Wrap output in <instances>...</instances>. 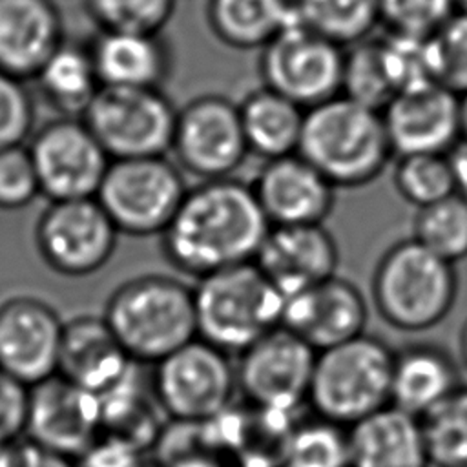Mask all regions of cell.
I'll list each match as a JSON object with an SVG mask.
<instances>
[{
    "label": "cell",
    "instance_id": "1",
    "mask_svg": "<svg viewBox=\"0 0 467 467\" xmlns=\"http://www.w3.org/2000/svg\"><path fill=\"white\" fill-rule=\"evenodd\" d=\"M270 226L250 182L199 181L161 234V248L177 272L201 279L254 261Z\"/></svg>",
    "mask_w": 467,
    "mask_h": 467
},
{
    "label": "cell",
    "instance_id": "2",
    "mask_svg": "<svg viewBox=\"0 0 467 467\" xmlns=\"http://www.w3.org/2000/svg\"><path fill=\"white\" fill-rule=\"evenodd\" d=\"M297 153L336 188L374 182L394 155L381 111L345 95L306 109Z\"/></svg>",
    "mask_w": 467,
    "mask_h": 467
},
{
    "label": "cell",
    "instance_id": "3",
    "mask_svg": "<svg viewBox=\"0 0 467 467\" xmlns=\"http://www.w3.org/2000/svg\"><path fill=\"white\" fill-rule=\"evenodd\" d=\"M135 363H159L197 337L193 285L173 275L130 279L108 297L102 314Z\"/></svg>",
    "mask_w": 467,
    "mask_h": 467
},
{
    "label": "cell",
    "instance_id": "4",
    "mask_svg": "<svg viewBox=\"0 0 467 467\" xmlns=\"http://www.w3.org/2000/svg\"><path fill=\"white\" fill-rule=\"evenodd\" d=\"M378 316L400 332H425L441 323L458 297L454 265L412 235L390 244L376 263L370 283Z\"/></svg>",
    "mask_w": 467,
    "mask_h": 467
},
{
    "label": "cell",
    "instance_id": "5",
    "mask_svg": "<svg viewBox=\"0 0 467 467\" xmlns=\"http://www.w3.org/2000/svg\"><path fill=\"white\" fill-rule=\"evenodd\" d=\"M193 299L197 337L230 356L281 327L285 296L254 261L195 279Z\"/></svg>",
    "mask_w": 467,
    "mask_h": 467
},
{
    "label": "cell",
    "instance_id": "6",
    "mask_svg": "<svg viewBox=\"0 0 467 467\" xmlns=\"http://www.w3.org/2000/svg\"><path fill=\"white\" fill-rule=\"evenodd\" d=\"M392 361L387 341L367 332L319 350L306 405L343 427L358 423L390 405Z\"/></svg>",
    "mask_w": 467,
    "mask_h": 467
},
{
    "label": "cell",
    "instance_id": "7",
    "mask_svg": "<svg viewBox=\"0 0 467 467\" xmlns=\"http://www.w3.org/2000/svg\"><path fill=\"white\" fill-rule=\"evenodd\" d=\"M188 186L177 162L166 157L113 159L97 201L124 235H161L179 210Z\"/></svg>",
    "mask_w": 467,
    "mask_h": 467
},
{
    "label": "cell",
    "instance_id": "8",
    "mask_svg": "<svg viewBox=\"0 0 467 467\" xmlns=\"http://www.w3.org/2000/svg\"><path fill=\"white\" fill-rule=\"evenodd\" d=\"M179 108L161 88L102 86L80 117L113 159L166 157Z\"/></svg>",
    "mask_w": 467,
    "mask_h": 467
},
{
    "label": "cell",
    "instance_id": "9",
    "mask_svg": "<svg viewBox=\"0 0 467 467\" xmlns=\"http://www.w3.org/2000/svg\"><path fill=\"white\" fill-rule=\"evenodd\" d=\"M151 387L171 421H210L234 401L235 363L224 350L195 337L155 363Z\"/></svg>",
    "mask_w": 467,
    "mask_h": 467
},
{
    "label": "cell",
    "instance_id": "10",
    "mask_svg": "<svg viewBox=\"0 0 467 467\" xmlns=\"http://www.w3.org/2000/svg\"><path fill=\"white\" fill-rule=\"evenodd\" d=\"M345 47L294 20L259 51L263 86L305 109L341 95Z\"/></svg>",
    "mask_w": 467,
    "mask_h": 467
},
{
    "label": "cell",
    "instance_id": "11",
    "mask_svg": "<svg viewBox=\"0 0 467 467\" xmlns=\"http://www.w3.org/2000/svg\"><path fill=\"white\" fill-rule=\"evenodd\" d=\"M171 153L199 181L234 177L250 155L239 102L219 93L188 100L177 113Z\"/></svg>",
    "mask_w": 467,
    "mask_h": 467
},
{
    "label": "cell",
    "instance_id": "12",
    "mask_svg": "<svg viewBox=\"0 0 467 467\" xmlns=\"http://www.w3.org/2000/svg\"><path fill=\"white\" fill-rule=\"evenodd\" d=\"M317 350L277 327L237 354L235 378L241 400L255 407L297 416L308 403Z\"/></svg>",
    "mask_w": 467,
    "mask_h": 467
},
{
    "label": "cell",
    "instance_id": "13",
    "mask_svg": "<svg viewBox=\"0 0 467 467\" xmlns=\"http://www.w3.org/2000/svg\"><path fill=\"white\" fill-rule=\"evenodd\" d=\"M29 153L40 193L53 201L97 197L111 157L80 117H58L33 131Z\"/></svg>",
    "mask_w": 467,
    "mask_h": 467
},
{
    "label": "cell",
    "instance_id": "14",
    "mask_svg": "<svg viewBox=\"0 0 467 467\" xmlns=\"http://www.w3.org/2000/svg\"><path fill=\"white\" fill-rule=\"evenodd\" d=\"M119 230L95 197L53 201L35 228L42 261L66 277L99 272L113 255Z\"/></svg>",
    "mask_w": 467,
    "mask_h": 467
},
{
    "label": "cell",
    "instance_id": "15",
    "mask_svg": "<svg viewBox=\"0 0 467 467\" xmlns=\"http://www.w3.org/2000/svg\"><path fill=\"white\" fill-rule=\"evenodd\" d=\"M64 325L58 312L33 296L0 303V368L29 389L58 374Z\"/></svg>",
    "mask_w": 467,
    "mask_h": 467
},
{
    "label": "cell",
    "instance_id": "16",
    "mask_svg": "<svg viewBox=\"0 0 467 467\" xmlns=\"http://www.w3.org/2000/svg\"><path fill=\"white\" fill-rule=\"evenodd\" d=\"M27 440L77 460L102 434L100 396L60 374L29 389Z\"/></svg>",
    "mask_w": 467,
    "mask_h": 467
},
{
    "label": "cell",
    "instance_id": "17",
    "mask_svg": "<svg viewBox=\"0 0 467 467\" xmlns=\"http://www.w3.org/2000/svg\"><path fill=\"white\" fill-rule=\"evenodd\" d=\"M367 321L365 294L339 274L285 296L281 327L317 352L363 334Z\"/></svg>",
    "mask_w": 467,
    "mask_h": 467
},
{
    "label": "cell",
    "instance_id": "18",
    "mask_svg": "<svg viewBox=\"0 0 467 467\" xmlns=\"http://www.w3.org/2000/svg\"><path fill=\"white\" fill-rule=\"evenodd\" d=\"M381 115L398 157L451 153L463 140L460 95L438 82L398 91Z\"/></svg>",
    "mask_w": 467,
    "mask_h": 467
},
{
    "label": "cell",
    "instance_id": "19",
    "mask_svg": "<svg viewBox=\"0 0 467 467\" xmlns=\"http://www.w3.org/2000/svg\"><path fill=\"white\" fill-rule=\"evenodd\" d=\"M250 184L272 226L321 224L334 208L336 186L299 153L265 161Z\"/></svg>",
    "mask_w": 467,
    "mask_h": 467
},
{
    "label": "cell",
    "instance_id": "20",
    "mask_svg": "<svg viewBox=\"0 0 467 467\" xmlns=\"http://www.w3.org/2000/svg\"><path fill=\"white\" fill-rule=\"evenodd\" d=\"M254 263L288 296L337 274L339 246L325 223L270 226Z\"/></svg>",
    "mask_w": 467,
    "mask_h": 467
},
{
    "label": "cell",
    "instance_id": "21",
    "mask_svg": "<svg viewBox=\"0 0 467 467\" xmlns=\"http://www.w3.org/2000/svg\"><path fill=\"white\" fill-rule=\"evenodd\" d=\"M66 42L55 0H0V69L29 82Z\"/></svg>",
    "mask_w": 467,
    "mask_h": 467
},
{
    "label": "cell",
    "instance_id": "22",
    "mask_svg": "<svg viewBox=\"0 0 467 467\" xmlns=\"http://www.w3.org/2000/svg\"><path fill=\"white\" fill-rule=\"evenodd\" d=\"M104 317L78 316L64 325L58 374L75 385L104 396L135 370Z\"/></svg>",
    "mask_w": 467,
    "mask_h": 467
},
{
    "label": "cell",
    "instance_id": "23",
    "mask_svg": "<svg viewBox=\"0 0 467 467\" xmlns=\"http://www.w3.org/2000/svg\"><path fill=\"white\" fill-rule=\"evenodd\" d=\"M88 46L102 86L162 89L173 69L171 47L161 33L100 31Z\"/></svg>",
    "mask_w": 467,
    "mask_h": 467
},
{
    "label": "cell",
    "instance_id": "24",
    "mask_svg": "<svg viewBox=\"0 0 467 467\" xmlns=\"http://www.w3.org/2000/svg\"><path fill=\"white\" fill-rule=\"evenodd\" d=\"M348 467H431L421 418L392 403L347 427Z\"/></svg>",
    "mask_w": 467,
    "mask_h": 467
},
{
    "label": "cell",
    "instance_id": "25",
    "mask_svg": "<svg viewBox=\"0 0 467 467\" xmlns=\"http://www.w3.org/2000/svg\"><path fill=\"white\" fill-rule=\"evenodd\" d=\"M460 387V367L445 347L425 341L394 350L390 383L394 407L423 418Z\"/></svg>",
    "mask_w": 467,
    "mask_h": 467
},
{
    "label": "cell",
    "instance_id": "26",
    "mask_svg": "<svg viewBox=\"0 0 467 467\" xmlns=\"http://www.w3.org/2000/svg\"><path fill=\"white\" fill-rule=\"evenodd\" d=\"M250 155L272 161L299 151L306 109L285 95L259 86L239 102Z\"/></svg>",
    "mask_w": 467,
    "mask_h": 467
},
{
    "label": "cell",
    "instance_id": "27",
    "mask_svg": "<svg viewBox=\"0 0 467 467\" xmlns=\"http://www.w3.org/2000/svg\"><path fill=\"white\" fill-rule=\"evenodd\" d=\"M296 20L292 0H208L213 36L237 51L263 49Z\"/></svg>",
    "mask_w": 467,
    "mask_h": 467
},
{
    "label": "cell",
    "instance_id": "28",
    "mask_svg": "<svg viewBox=\"0 0 467 467\" xmlns=\"http://www.w3.org/2000/svg\"><path fill=\"white\" fill-rule=\"evenodd\" d=\"M60 117H82L102 88L89 46L64 42L33 78Z\"/></svg>",
    "mask_w": 467,
    "mask_h": 467
},
{
    "label": "cell",
    "instance_id": "29",
    "mask_svg": "<svg viewBox=\"0 0 467 467\" xmlns=\"http://www.w3.org/2000/svg\"><path fill=\"white\" fill-rule=\"evenodd\" d=\"M296 20L310 31L350 47L374 35L378 0H292Z\"/></svg>",
    "mask_w": 467,
    "mask_h": 467
},
{
    "label": "cell",
    "instance_id": "30",
    "mask_svg": "<svg viewBox=\"0 0 467 467\" xmlns=\"http://www.w3.org/2000/svg\"><path fill=\"white\" fill-rule=\"evenodd\" d=\"M277 467H348L347 427L314 412L297 418Z\"/></svg>",
    "mask_w": 467,
    "mask_h": 467
},
{
    "label": "cell",
    "instance_id": "31",
    "mask_svg": "<svg viewBox=\"0 0 467 467\" xmlns=\"http://www.w3.org/2000/svg\"><path fill=\"white\" fill-rule=\"evenodd\" d=\"M412 237L452 265L463 261L467 257V201L452 193L418 208Z\"/></svg>",
    "mask_w": 467,
    "mask_h": 467
},
{
    "label": "cell",
    "instance_id": "32",
    "mask_svg": "<svg viewBox=\"0 0 467 467\" xmlns=\"http://www.w3.org/2000/svg\"><path fill=\"white\" fill-rule=\"evenodd\" d=\"M341 95L378 111H383L396 95L383 62L379 36L372 35L345 47Z\"/></svg>",
    "mask_w": 467,
    "mask_h": 467
},
{
    "label": "cell",
    "instance_id": "33",
    "mask_svg": "<svg viewBox=\"0 0 467 467\" xmlns=\"http://www.w3.org/2000/svg\"><path fill=\"white\" fill-rule=\"evenodd\" d=\"M431 467H467V385L421 418Z\"/></svg>",
    "mask_w": 467,
    "mask_h": 467
},
{
    "label": "cell",
    "instance_id": "34",
    "mask_svg": "<svg viewBox=\"0 0 467 467\" xmlns=\"http://www.w3.org/2000/svg\"><path fill=\"white\" fill-rule=\"evenodd\" d=\"M398 195L416 210L454 193L449 153L401 155L392 171Z\"/></svg>",
    "mask_w": 467,
    "mask_h": 467
},
{
    "label": "cell",
    "instance_id": "35",
    "mask_svg": "<svg viewBox=\"0 0 467 467\" xmlns=\"http://www.w3.org/2000/svg\"><path fill=\"white\" fill-rule=\"evenodd\" d=\"M379 44L396 93L436 82L431 35L387 31L379 36Z\"/></svg>",
    "mask_w": 467,
    "mask_h": 467
},
{
    "label": "cell",
    "instance_id": "36",
    "mask_svg": "<svg viewBox=\"0 0 467 467\" xmlns=\"http://www.w3.org/2000/svg\"><path fill=\"white\" fill-rule=\"evenodd\" d=\"M86 7L100 31L161 33L175 0H86Z\"/></svg>",
    "mask_w": 467,
    "mask_h": 467
},
{
    "label": "cell",
    "instance_id": "37",
    "mask_svg": "<svg viewBox=\"0 0 467 467\" xmlns=\"http://www.w3.org/2000/svg\"><path fill=\"white\" fill-rule=\"evenodd\" d=\"M436 82L462 95L467 91V15L452 13L431 33Z\"/></svg>",
    "mask_w": 467,
    "mask_h": 467
},
{
    "label": "cell",
    "instance_id": "38",
    "mask_svg": "<svg viewBox=\"0 0 467 467\" xmlns=\"http://www.w3.org/2000/svg\"><path fill=\"white\" fill-rule=\"evenodd\" d=\"M35 131V104L26 82L0 69V150L26 144Z\"/></svg>",
    "mask_w": 467,
    "mask_h": 467
},
{
    "label": "cell",
    "instance_id": "39",
    "mask_svg": "<svg viewBox=\"0 0 467 467\" xmlns=\"http://www.w3.org/2000/svg\"><path fill=\"white\" fill-rule=\"evenodd\" d=\"M379 20L387 31L431 35L452 13V0H378Z\"/></svg>",
    "mask_w": 467,
    "mask_h": 467
},
{
    "label": "cell",
    "instance_id": "40",
    "mask_svg": "<svg viewBox=\"0 0 467 467\" xmlns=\"http://www.w3.org/2000/svg\"><path fill=\"white\" fill-rule=\"evenodd\" d=\"M38 195L42 193L29 148L18 144L0 150V208L20 210Z\"/></svg>",
    "mask_w": 467,
    "mask_h": 467
},
{
    "label": "cell",
    "instance_id": "41",
    "mask_svg": "<svg viewBox=\"0 0 467 467\" xmlns=\"http://www.w3.org/2000/svg\"><path fill=\"white\" fill-rule=\"evenodd\" d=\"M29 387L0 368V443H13L26 432Z\"/></svg>",
    "mask_w": 467,
    "mask_h": 467
},
{
    "label": "cell",
    "instance_id": "42",
    "mask_svg": "<svg viewBox=\"0 0 467 467\" xmlns=\"http://www.w3.org/2000/svg\"><path fill=\"white\" fill-rule=\"evenodd\" d=\"M75 462L77 467H144L137 447L106 434H100Z\"/></svg>",
    "mask_w": 467,
    "mask_h": 467
},
{
    "label": "cell",
    "instance_id": "43",
    "mask_svg": "<svg viewBox=\"0 0 467 467\" xmlns=\"http://www.w3.org/2000/svg\"><path fill=\"white\" fill-rule=\"evenodd\" d=\"M4 467H77V462L31 440H16L7 445Z\"/></svg>",
    "mask_w": 467,
    "mask_h": 467
},
{
    "label": "cell",
    "instance_id": "44",
    "mask_svg": "<svg viewBox=\"0 0 467 467\" xmlns=\"http://www.w3.org/2000/svg\"><path fill=\"white\" fill-rule=\"evenodd\" d=\"M451 168L454 179V193L467 201V140H462L451 153Z\"/></svg>",
    "mask_w": 467,
    "mask_h": 467
},
{
    "label": "cell",
    "instance_id": "45",
    "mask_svg": "<svg viewBox=\"0 0 467 467\" xmlns=\"http://www.w3.org/2000/svg\"><path fill=\"white\" fill-rule=\"evenodd\" d=\"M458 352H460V361L467 370V319L463 321L458 336Z\"/></svg>",
    "mask_w": 467,
    "mask_h": 467
},
{
    "label": "cell",
    "instance_id": "46",
    "mask_svg": "<svg viewBox=\"0 0 467 467\" xmlns=\"http://www.w3.org/2000/svg\"><path fill=\"white\" fill-rule=\"evenodd\" d=\"M460 115H462V139L467 140V91L460 95Z\"/></svg>",
    "mask_w": 467,
    "mask_h": 467
},
{
    "label": "cell",
    "instance_id": "47",
    "mask_svg": "<svg viewBox=\"0 0 467 467\" xmlns=\"http://www.w3.org/2000/svg\"><path fill=\"white\" fill-rule=\"evenodd\" d=\"M452 4H454V11L456 13L467 15V0H452Z\"/></svg>",
    "mask_w": 467,
    "mask_h": 467
},
{
    "label": "cell",
    "instance_id": "48",
    "mask_svg": "<svg viewBox=\"0 0 467 467\" xmlns=\"http://www.w3.org/2000/svg\"><path fill=\"white\" fill-rule=\"evenodd\" d=\"M7 445H9V443H0V467H4L5 452H7Z\"/></svg>",
    "mask_w": 467,
    "mask_h": 467
},
{
    "label": "cell",
    "instance_id": "49",
    "mask_svg": "<svg viewBox=\"0 0 467 467\" xmlns=\"http://www.w3.org/2000/svg\"><path fill=\"white\" fill-rule=\"evenodd\" d=\"M239 467H252V465H239Z\"/></svg>",
    "mask_w": 467,
    "mask_h": 467
},
{
    "label": "cell",
    "instance_id": "50",
    "mask_svg": "<svg viewBox=\"0 0 467 467\" xmlns=\"http://www.w3.org/2000/svg\"><path fill=\"white\" fill-rule=\"evenodd\" d=\"M144 467H146V465H144ZM155 467H157V465H155Z\"/></svg>",
    "mask_w": 467,
    "mask_h": 467
}]
</instances>
